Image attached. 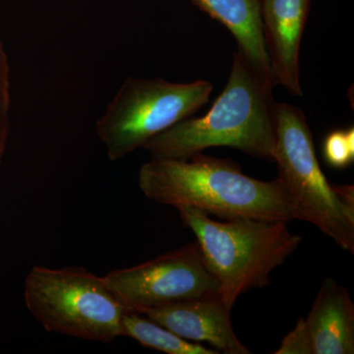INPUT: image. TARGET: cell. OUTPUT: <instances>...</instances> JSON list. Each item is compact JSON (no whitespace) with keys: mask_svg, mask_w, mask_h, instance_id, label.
<instances>
[{"mask_svg":"<svg viewBox=\"0 0 354 354\" xmlns=\"http://www.w3.org/2000/svg\"><path fill=\"white\" fill-rule=\"evenodd\" d=\"M272 160L290 197L295 218L308 221L342 249L354 253V188L333 185L317 160L313 136L304 111L276 104Z\"/></svg>","mask_w":354,"mask_h":354,"instance_id":"obj_4","label":"cell"},{"mask_svg":"<svg viewBox=\"0 0 354 354\" xmlns=\"http://www.w3.org/2000/svg\"><path fill=\"white\" fill-rule=\"evenodd\" d=\"M192 230L207 267L220 283V295L232 309L237 298L270 283V274L286 262L302 241L288 221L254 218L215 221L191 207L177 208Z\"/></svg>","mask_w":354,"mask_h":354,"instance_id":"obj_3","label":"cell"},{"mask_svg":"<svg viewBox=\"0 0 354 354\" xmlns=\"http://www.w3.org/2000/svg\"><path fill=\"white\" fill-rule=\"evenodd\" d=\"M192 2L225 26L236 39L237 53L258 73L274 82L263 32L262 0H192Z\"/></svg>","mask_w":354,"mask_h":354,"instance_id":"obj_11","label":"cell"},{"mask_svg":"<svg viewBox=\"0 0 354 354\" xmlns=\"http://www.w3.org/2000/svg\"><path fill=\"white\" fill-rule=\"evenodd\" d=\"M324 157L335 169H344L354 160V130H337L330 133L324 142Z\"/></svg>","mask_w":354,"mask_h":354,"instance_id":"obj_13","label":"cell"},{"mask_svg":"<svg viewBox=\"0 0 354 354\" xmlns=\"http://www.w3.org/2000/svg\"><path fill=\"white\" fill-rule=\"evenodd\" d=\"M8 66L6 55L0 46V160L6 149L7 136H8Z\"/></svg>","mask_w":354,"mask_h":354,"instance_id":"obj_15","label":"cell"},{"mask_svg":"<svg viewBox=\"0 0 354 354\" xmlns=\"http://www.w3.org/2000/svg\"><path fill=\"white\" fill-rule=\"evenodd\" d=\"M138 184L149 199L174 208L191 207L223 218L295 220L290 197L278 178L246 176L232 160L195 153L186 160L152 158L142 165Z\"/></svg>","mask_w":354,"mask_h":354,"instance_id":"obj_1","label":"cell"},{"mask_svg":"<svg viewBox=\"0 0 354 354\" xmlns=\"http://www.w3.org/2000/svg\"><path fill=\"white\" fill-rule=\"evenodd\" d=\"M24 298L48 333L99 342L124 337L123 317L129 310L104 277L82 268L36 266L26 277Z\"/></svg>","mask_w":354,"mask_h":354,"instance_id":"obj_5","label":"cell"},{"mask_svg":"<svg viewBox=\"0 0 354 354\" xmlns=\"http://www.w3.org/2000/svg\"><path fill=\"white\" fill-rule=\"evenodd\" d=\"M274 81L234 53L227 85L206 115L186 118L143 146L152 158L186 160L213 147H230L272 160L277 102Z\"/></svg>","mask_w":354,"mask_h":354,"instance_id":"obj_2","label":"cell"},{"mask_svg":"<svg viewBox=\"0 0 354 354\" xmlns=\"http://www.w3.org/2000/svg\"><path fill=\"white\" fill-rule=\"evenodd\" d=\"M311 0H262L263 32L272 74L295 97L304 95L299 51Z\"/></svg>","mask_w":354,"mask_h":354,"instance_id":"obj_9","label":"cell"},{"mask_svg":"<svg viewBox=\"0 0 354 354\" xmlns=\"http://www.w3.org/2000/svg\"><path fill=\"white\" fill-rule=\"evenodd\" d=\"M124 337H129L146 348L167 354H218L197 342H191L153 322L148 317L127 311L123 317Z\"/></svg>","mask_w":354,"mask_h":354,"instance_id":"obj_12","label":"cell"},{"mask_svg":"<svg viewBox=\"0 0 354 354\" xmlns=\"http://www.w3.org/2000/svg\"><path fill=\"white\" fill-rule=\"evenodd\" d=\"M212 91L206 80L174 83L129 77L97 120V138L109 160H120L191 118L208 102Z\"/></svg>","mask_w":354,"mask_h":354,"instance_id":"obj_6","label":"cell"},{"mask_svg":"<svg viewBox=\"0 0 354 354\" xmlns=\"http://www.w3.org/2000/svg\"><path fill=\"white\" fill-rule=\"evenodd\" d=\"M106 283L129 311L220 295L197 242L148 262L109 272Z\"/></svg>","mask_w":354,"mask_h":354,"instance_id":"obj_7","label":"cell"},{"mask_svg":"<svg viewBox=\"0 0 354 354\" xmlns=\"http://www.w3.org/2000/svg\"><path fill=\"white\" fill-rule=\"evenodd\" d=\"M313 354L354 353V305L335 279L324 281L306 320Z\"/></svg>","mask_w":354,"mask_h":354,"instance_id":"obj_10","label":"cell"},{"mask_svg":"<svg viewBox=\"0 0 354 354\" xmlns=\"http://www.w3.org/2000/svg\"><path fill=\"white\" fill-rule=\"evenodd\" d=\"M230 312L232 309L218 295L140 310L137 313L187 341L209 342L218 353L249 354V349L235 335Z\"/></svg>","mask_w":354,"mask_h":354,"instance_id":"obj_8","label":"cell"},{"mask_svg":"<svg viewBox=\"0 0 354 354\" xmlns=\"http://www.w3.org/2000/svg\"><path fill=\"white\" fill-rule=\"evenodd\" d=\"M276 354H313L311 337L304 319H299L295 329L286 335Z\"/></svg>","mask_w":354,"mask_h":354,"instance_id":"obj_14","label":"cell"}]
</instances>
